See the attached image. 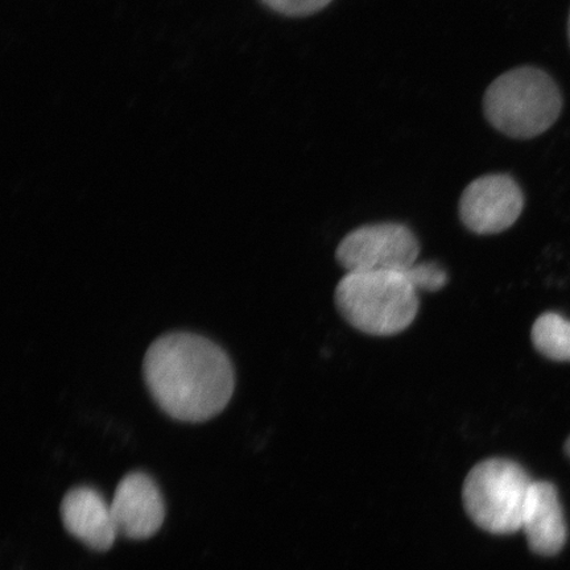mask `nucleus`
Segmentation results:
<instances>
[{"label": "nucleus", "instance_id": "nucleus-1", "mask_svg": "<svg viewBox=\"0 0 570 570\" xmlns=\"http://www.w3.org/2000/svg\"><path fill=\"white\" fill-rule=\"evenodd\" d=\"M142 375L156 404L178 422H206L223 412L234 394L229 355L195 333H168L154 341Z\"/></svg>", "mask_w": 570, "mask_h": 570}, {"label": "nucleus", "instance_id": "nucleus-2", "mask_svg": "<svg viewBox=\"0 0 570 570\" xmlns=\"http://www.w3.org/2000/svg\"><path fill=\"white\" fill-rule=\"evenodd\" d=\"M341 316L370 336H395L415 321L417 289L405 271L347 273L334 294Z\"/></svg>", "mask_w": 570, "mask_h": 570}, {"label": "nucleus", "instance_id": "nucleus-3", "mask_svg": "<svg viewBox=\"0 0 570 570\" xmlns=\"http://www.w3.org/2000/svg\"><path fill=\"white\" fill-rule=\"evenodd\" d=\"M491 126L510 138L531 139L559 119L562 98L558 83L544 70L522 67L505 71L483 98Z\"/></svg>", "mask_w": 570, "mask_h": 570}, {"label": "nucleus", "instance_id": "nucleus-4", "mask_svg": "<svg viewBox=\"0 0 570 570\" xmlns=\"http://www.w3.org/2000/svg\"><path fill=\"white\" fill-rule=\"evenodd\" d=\"M533 481L518 462L484 460L470 470L462 488L463 505L480 529L494 534L522 530Z\"/></svg>", "mask_w": 570, "mask_h": 570}, {"label": "nucleus", "instance_id": "nucleus-5", "mask_svg": "<svg viewBox=\"0 0 570 570\" xmlns=\"http://www.w3.org/2000/svg\"><path fill=\"white\" fill-rule=\"evenodd\" d=\"M420 253L415 234L402 224H376L348 233L337 247L336 259L347 273L407 271Z\"/></svg>", "mask_w": 570, "mask_h": 570}, {"label": "nucleus", "instance_id": "nucleus-6", "mask_svg": "<svg viewBox=\"0 0 570 570\" xmlns=\"http://www.w3.org/2000/svg\"><path fill=\"white\" fill-rule=\"evenodd\" d=\"M524 195L509 175L494 174L475 178L460 198L462 224L480 235L510 229L522 214Z\"/></svg>", "mask_w": 570, "mask_h": 570}, {"label": "nucleus", "instance_id": "nucleus-7", "mask_svg": "<svg viewBox=\"0 0 570 570\" xmlns=\"http://www.w3.org/2000/svg\"><path fill=\"white\" fill-rule=\"evenodd\" d=\"M118 534L128 539L151 538L166 518L158 484L145 473H130L119 482L110 503Z\"/></svg>", "mask_w": 570, "mask_h": 570}, {"label": "nucleus", "instance_id": "nucleus-8", "mask_svg": "<svg viewBox=\"0 0 570 570\" xmlns=\"http://www.w3.org/2000/svg\"><path fill=\"white\" fill-rule=\"evenodd\" d=\"M61 519L68 532L92 550H110L117 539L110 504L95 489H71L62 499Z\"/></svg>", "mask_w": 570, "mask_h": 570}, {"label": "nucleus", "instance_id": "nucleus-9", "mask_svg": "<svg viewBox=\"0 0 570 570\" xmlns=\"http://www.w3.org/2000/svg\"><path fill=\"white\" fill-rule=\"evenodd\" d=\"M520 531L525 533L534 553L554 556L562 550L568 538L567 523L552 483L533 481Z\"/></svg>", "mask_w": 570, "mask_h": 570}, {"label": "nucleus", "instance_id": "nucleus-10", "mask_svg": "<svg viewBox=\"0 0 570 570\" xmlns=\"http://www.w3.org/2000/svg\"><path fill=\"white\" fill-rule=\"evenodd\" d=\"M534 348L552 361L570 362V321L559 313L547 312L532 326Z\"/></svg>", "mask_w": 570, "mask_h": 570}, {"label": "nucleus", "instance_id": "nucleus-11", "mask_svg": "<svg viewBox=\"0 0 570 570\" xmlns=\"http://www.w3.org/2000/svg\"><path fill=\"white\" fill-rule=\"evenodd\" d=\"M405 274L417 291L438 292L448 283L446 271L434 262L416 263Z\"/></svg>", "mask_w": 570, "mask_h": 570}, {"label": "nucleus", "instance_id": "nucleus-12", "mask_svg": "<svg viewBox=\"0 0 570 570\" xmlns=\"http://www.w3.org/2000/svg\"><path fill=\"white\" fill-rule=\"evenodd\" d=\"M268 9L289 18H304L324 10L332 0H262Z\"/></svg>", "mask_w": 570, "mask_h": 570}, {"label": "nucleus", "instance_id": "nucleus-13", "mask_svg": "<svg viewBox=\"0 0 570 570\" xmlns=\"http://www.w3.org/2000/svg\"><path fill=\"white\" fill-rule=\"evenodd\" d=\"M566 452L570 458V438L567 440V443H566Z\"/></svg>", "mask_w": 570, "mask_h": 570}, {"label": "nucleus", "instance_id": "nucleus-14", "mask_svg": "<svg viewBox=\"0 0 570 570\" xmlns=\"http://www.w3.org/2000/svg\"><path fill=\"white\" fill-rule=\"evenodd\" d=\"M569 40H570V17H569Z\"/></svg>", "mask_w": 570, "mask_h": 570}]
</instances>
